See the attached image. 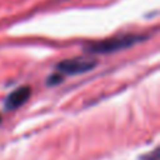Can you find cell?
<instances>
[{
  "label": "cell",
  "instance_id": "obj_1",
  "mask_svg": "<svg viewBox=\"0 0 160 160\" xmlns=\"http://www.w3.org/2000/svg\"><path fill=\"white\" fill-rule=\"evenodd\" d=\"M145 35H136V34H125V35H117L112 38L104 39L100 42H91L86 47L87 53H112L117 51L129 48L138 44L139 41L145 39Z\"/></svg>",
  "mask_w": 160,
  "mask_h": 160
},
{
  "label": "cell",
  "instance_id": "obj_4",
  "mask_svg": "<svg viewBox=\"0 0 160 160\" xmlns=\"http://www.w3.org/2000/svg\"><path fill=\"white\" fill-rule=\"evenodd\" d=\"M62 79H63V78H62L61 73H56V75H52V76H51V78L47 80V83H48L49 86H53V84H58L59 82H62Z\"/></svg>",
  "mask_w": 160,
  "mask_h": 160
},
{
  "label": "cell",
  "instance_id": "obj_3",
  "mask_svg": "<svg viewBox=\"0 0 160 160\" xmlns=\"http://www.w3.org/2000/svg\"><path fill=\"white\" fill-rule=\"evenodd\" d=\"M30 96H31V88L28 87V86H21V87H18L17 90H14L13 93L8 94V97L6 98V102H4L6 108H7L8 111L17 110V108L21 107V105L30 98Z\"/></svg>",
  "mask_w": 160,
  "mask_h": 160
},
{
  "label": "cell",
  "instance_id": "obj_5",
  "mask_svg": "<svg viewBox=\"0 0 160 160\" xmlns=\"http://www.w3.org/2000/svg\"><path fill=\"white\" fill-rule=\"evenodd\" d=\"M0 122H2V117H0Z\"/></svg>",
  "mask_w": 160,
  "mask_h": 160
},
{
  "label": "cell",
  "instance_id": "obj_2",
  "mask_svg": "<svg viewBox=\"0 0 160 160\" xmlns=\"http://www.w3.org/2000/svg\"><path fill=\"white\" fill-rule=\"evenodd\" d=\"M94 68H96V61L88 58H82V56L65 59L56 65V70L61 75H80V73L90 72Z\"/></svg>",
  "mask_w": 160,
  "mask_h": 160
}]
</instances>
